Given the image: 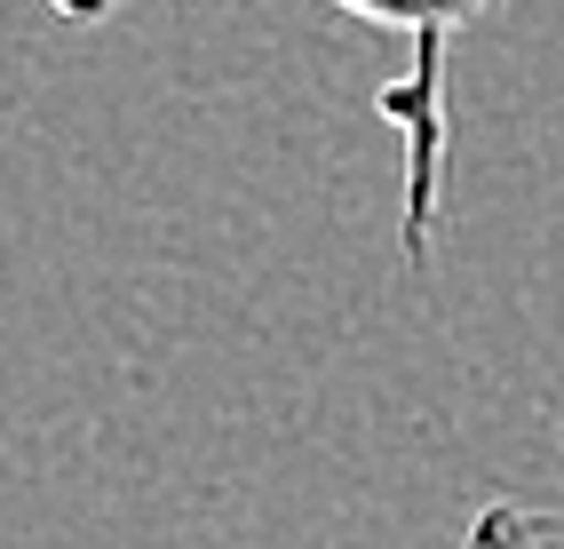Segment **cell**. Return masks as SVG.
<instances>
[{
    "mask_svg": "<svg viewBox=\"0 0 564 549\" xmlns=\"http://www.w3.org/2000/svg\"><path fill=\"white\" fill-rule=\"evenodd\" d=\"M462 549H564V518L533 502H485Z\"/></svg>",
    "mask_w": 564,
    "mask_h": 549,
    "instance_id": "7a4b0ae2",
    "label": "cell"
},
{
    "mask_svg": "<svg viewBox=\"0 0 564 549\" xmlns=\"http://www.w3.org/2000/svg\"><path fill=\"white\" fill-rule=\"evenodd\" d=\"M56 17L72 24H104L120 0H48ZM373 32H390L405 49V64L373 88V112L390 120L398 136V175H405V263L422 271L430 247H437V215H445V152H454V49L462 32L494 9V0H326Z\"/></svg>",
    "mask_w": 564,
    "mask_h": 549,
    "instance_id": "6da1fadb",
    "label": "cell"
}]
</instances>
